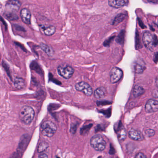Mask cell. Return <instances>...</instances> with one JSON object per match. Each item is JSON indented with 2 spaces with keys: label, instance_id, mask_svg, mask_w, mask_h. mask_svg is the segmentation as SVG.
I'll use <instances>...</instances> for the list:
<instances>
[{
  "label": "cell",
  "instance_id": "6da1fadb",
  "mask_svg": "<svg viewBox=\"0 0 158 158\" xmlns=\"http://www.w3.org/2000/svg\"><path fill=\"white\" fill-rule=\"evenodd\" d=\"M22 3L19 1L11 0L6 2L5 15L10 20H17L18 18L16 13L19 11Z\"/></svg>",
  "mask_w": 158,
  "mask_h": 158
},
{
  "label": "cell",
  "instance_id": "7a4b0ae2",
  "mask_svg": "<svg viewBox=\"0 0 158 158\" xmlns=\"http://www.w3.org/2000/svg\"><path fill=\"white\" fill-rule=\"evenodd\" d=\"M35 116L34 109L29 106H24L19 112V117L22 123L26 125L32 123Z\"/></svg>",
  "mask_w": 158,
  "mask_h": 158
},
{
  "label": "cell",
  "instance_id": "3957f363",
  "mask_svg": "<svg viewBox=\"0 0 158 158\" xmlns=\"http://www.w3.org/2000/svg\"><path fill=\"white\" fill-rule=\"evenodd\" d=\"M57 130L56 125L50 121H45L40 126V130L42 135L49 138L53 136Z\"/></svg>",
  "mask_w": 158,
  "mask_h": 158
},
{
  "label": "cell",
  "instance_id": "277c9868",
  "mask_svg": "<svg viewBox=\"0 0 158 158\" xmlns=\"http://www.w3.org/2000/svg\"><path fill=\"white\" fill-rule=\"evenodd\" d=\"M90 144L92 148L97 151H103L106 147V142L100 135H96L91 137Z\"/></svg>",
  "mask_w": 158,
  "mask_h": 158
},
{
  "label": "cell",
  "instance_id": "5b68a950",
  "mask_svg": "<svg viewBox=\"0 0 158 158\" xmlns=\"http://www.w3.org/2000/svg\"><path fill=\"white\" fill-rule=\"evenodd\" d=\"M57 73L61 77L68 79L73 76L74 73V69L69 64H62L57 67Z\"/></svg>",
  "mask_w": 158,
  "mask_h": 158
},
{
  "label": "cell",
  "instance_id": "8992f818",
  "mask_svg": "<svg viewBox=\"0 0 158 158\" xmlns=\"http://www.w3.org/2000/svg\"><path fill=\"white\" fill-rule=\"evenodd\" d=\"M142 40L145 47L149 50L152 49L157 45L156 38L148 31L144 32Z\"/></svg>",
  "mask_w": 158,
  "mask_h": 158
},
{
  "label": "cell",
  "instance_id": "52a82bcc",
  "mask_svg": "<svg viewBox=\"0 0 158 158\" xmlns=\"http://www.w3.org/2000/svg\"><path fill=\"white\" fill-rule=\"evenodd\" d=\"M77 91L83 92L88 97H90L93 94V89L90 85L85 82H80L77 83L75 86Z\"/></svg>",
  "mask_w": 158,
  "mask_h": 158
},
{
  "label": "cell",
  "instance_id": "ba28073f",
  "mask_svg": "<svg viewBox=\"0 0 158 158\" xmlns=\"http://www.w3.org/2000/svg\"><path fill=\"white\" fill-rule=\"evenodd\" d=\"M123 72L120 68L114 67L110 73V80L112 84L117 83L122 78Z\"/></svg>",
  "mask_w": 158,
  "mask_h": 158
},
{
  "label": "cell",
  "instance_id": "9c48e42d",
  "mask_svg": "<svg viewBox=\"0 0 158 158\" xmlns=\"http://www.w3.org/2000/svg\"><path fill=\"white\" fill-rule=\"evenodd\" d=\"M145 110L148 113H154L158 110V101L150 99L147 102L145 105Z\"/></svg>",
  "mask_w": 158,
  "mask_h": 158
},
{
  "label": "cell",
  "instance_id": "30bf717a",
  "mask_svg": "<svg viewBox=\"0 0 158 158\" xmlns=\"http://www.w3.org/2000/svg\"><path fill=\"white\" fill-rule=\"evenodd\" d=\"M20 16L22 21L26 24L29 25L31 23V13L28 9L23 8L21 10Z\"/></svg>",
  "mask_w": 158,
  "mask_h": 158
},
{
  "label": "cell",
  "instance_id": "8fae6325",
  "mask_svg": "<svg viewBox=\"0 0 158 158\" xmlns=\"http://www.w3.org/2000/svg\"><path fill=\"white\" fill-rule=\"evenodd\" d=\"M128 135L129 138L135 141H141L144 139L143 134L140 131L135 129H130L128 132Z\"/></svg>",
  "mask_w": 158,
  "mask_h": 158
},
{
  "label": "cell",
  "instance_id": "7c38bea8",
  "mask_svg": "<svg viewBox=\"0 0 158 158\" xmlns=\"http://www.w3.org/2000/svg\"><path fill=\"white\" fill-rule=\"evenodd\" d=\"M40 27L41 32L46 36L52 35L56 32V27L54 26L41 25Z\"/></svg>",
  "mask_w": 158,
  "mask_h": 158
},
{
  "label": "cell",
  "instance_id": "4fadbf2b",
  "mask_svg": "<svg viewBox=\"0 0 158 158\" xmlns=\"http://www.w3.org/2000/svg\"><path fill=\"white\" fill-rule=\"evenodd\" d=\"M107 94V90L104 87L98 88L94 92V97L97 99L103 98Z\"/></svg>",
  "mask_w": 158,
  "mask_h": 158
},
{
  "label": "cell",
  "instance_id": "5bb4252c",
  "mask_svg": "<svg viewBox=\"0 0 158 158\" xmlns=\"http://www.w3.org/2000/svg\"><path fill=\"white\" fill-rule=\"evenodd\" d=\"M14 85L15 88L21 89L25 88L26 86V81L22 77H15L14 82Z\"/></svg>",
  "mask_w": 158,
  "mask_h": 158
},
{
  "label": "cell",
  "instance_id": "9a60e30c",
  "mask_svg": "<svg viewBox=\"0 0 158 158\" xmlns=\"http://www.w3.org/2000/svg\"><path fill=\"white\" fill-rule=\"evenodd\" d=\"M127 1H121V0H110L109 1L108 3H109V6L110 7H113L114 8H120L121 7H123L127 3Z\"/></svg>",
  "mask_w": 158,
  "mask_h": 158
},
{
  "label": "cell",
  "instance_id": "2e32d148",
  "mask_svg": "<svg viewBox=\"0 0 158 158\" xmlns=\"http://www.w3.org/2000/svg\"><path fill=\"white\" fill-rule=\"evenodd\" d=\"M132 66H133V69L134 72L138 74L142 73L146 68L143 64L140 63L139 62L134 63Z\"/></svg>",
  "mask_w": 158,
  "mask_h": 158
},
{
  "label": "cell",
  "instance_id": "e0dca14e",
  "mask_svg": "<svg viewBox=\"0 0 158 158\" xmlns=\"http://www.w3.org/2000/svg\"><path fill=\"white\" fill-rule=\"evenodd\" d=\"M40 48L41 49L49 56H52L54 55V50L50 46L47 44H44V43H41L40 44Z\"/></svg>",
  "mask_w": 158,
  "mask_h": 158
},
{
  "label": "cell",
  "instance_id": "ac0fdd59",
  "mask_svg": "<svg viewBox=\"0 0 158 158\" xmlns=\"http://www.w3.org/2000/svg\"><path fill=\"white\" fill-rule=\"evenodd\" d=\"M145 92V89L143 87L139 85H136L133 89V95L135 98H137L143 95Z\"/></svg>",
  "mask_w": 158,
  "mask_h": 158
},
{
  "label": "cell",
  "instance_id": "d6986e66",
  "mask_svg": "<svg viewBox=\"0 0 158 158\" xmlns=\"http://www.w3.org/2000/svg\"><path fill=\"white\" fill-rule=\"evenodd\" d=\"M126 17V15L124 14H120L118 15L115 17L113 22V25L114 26L118 25L120 23L123 21Z\"/></svg>",
  "mask_w": 158,
  "mask_h": 158
},
{
  "label": "cell",
  "instance_id": "ffe728a7",
  "mask_svg": "<svg viewBox=\"0 0 158 158\" xmlns=\"http://www.w3.org/2000/svg\"><path fill=\"white\" fill-rule=\"evenodd\" d=\"M117 136L120 141H123L127 137V132L124 127H122L117 132Z\"/></svg>",
  "mask_w": 158,
  "mask_h": 158
},
{
  "label": "cell",
  "instance_id": "44dd1931",
  "mask_svg": "<svg viewBox=\"0 0 158 158\" xmlns=\"http://www.w3.org/2000/svg\"><path fill=\"white\" fill-rule=\"evenodd\" d=\"M48 144L46 142H41L38 147L37 151L39 153H41L47 150L48 148Z\"/></svg>",
  "mask_w": 158,
  "mask_h": 158
},
{
  "label": "cell",
  "instance_id": "7402d4cb",
  "mask_svg": "<svg viewBox=\"0 0 158 158\" xmlns=\"http://www.w3.org/2000/svg\"><path fill=\"white\" fill-rule=\"evenodd\" d=\"M145 134L148 137H152L155 135V131L151 129H148L145 131Z\"/></svg>",
  "mask_w": 158,
  "mask_h": 158
},
{
  "label": "cell",
  "instance_id": "603a6c76",
  "mask_svg": "<svg viewBox=\"0 0 158 158\" xmlns=\"http://www.w3.org/2000/svg\"><path fill=\"white\" fill-rule=\"evenodd\" d=\"M135 158H148L147 156L142 152H139L135 156Z\"/></svg>",
  "mask_w": 158,
  "mask_h": 158
},
{
  "label": "cell",
  "instance_id": "cb8c5ba5",
  "mask_svg": "<svg viewBox=\"0 0 158 158\" xmlns=\"http://www.w3.org/2000/svg\"><path fill=\"white\" fill-rule=\"evenodd\" d=\"M38 158H48V155L47 154L42 153V154L39 155V156H38Z\"/></svg>",
  "mask_w": 158,
  "mask_h": 158
},
{
  "label": "cell",
  "instance_id": "d4e9b609",
  "mask_svg": "<svg viewBox=\"0 0 158 158\" xmlns=\"http://www.w3.org/2000/svg\"><path fill=\"white\" fill-rule=\"evenodd\" d=\"M152 95L154 98H158V91L156 90H153V92H152Z\"/></svg>",
  "mask_w": 158,
  "mask_h": 158
},
{
  "label": "cell",
  "instance_id": "484cf974",
  "mask_svg": "<svg viewBox=\"0 0 158 158\" xmlns=\"http://www.w3.org/2000/svg\"><path fill=\"white\" fill-rule=\"evenodd\" d=\"M155 84H156V86L158 88V76L155 79Z\"/></svg>",
  "mask_w": 158,
  "mask_h": 158
}]
</instances>
